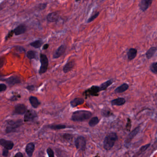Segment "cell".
I'll use <instances>...</instances> for the list:
<instances>
[{
	"mask_svg": "<svg viewBox=\"0 0 157 157\" xmlns=\"http://www.w3.org/2000/svg\"><path fill=\"white\" fill-rule=\"evenodd\" d=\"M92 116V113L87 110H79L73 112L71 120L75 122H82L88 120Z\"/></svg>",
	"mask_w": 157,
	"mask_h": 157,
	"instance_id": "cell-1",
	"label": "cell"
},
{
	"mask_svg": "<svg viewBox=\"0 0 157 157\" xmlns=\"http://www.w3.org/2000/svg\"><path fill=\"white\" fill-rule=\"evenodd\" d=\"M118 140V137L116 133H110L107 135L103 141V147L106 150H110L113 147L115 142Z\"/></svg>",
	"mask_w": 157,
	"mask_h": 157,
	"instance_id": "cell-2",
	"label": "cell"
},
{
	"mask_svg": "<svg viewBox=\"0 0 157 157\" xmlns=\"http://www.w3.org/2000/svg\"><path fill=\"white\" fill-rule=\"evenodd\" d=\"M40 61L41 63L40 69L39 70V73L42 74L47 71L48 66V60L46 55L41 54L40 55Z\"/></svg>",
	"mask_w": 157,
	"mask_h": 157,
	"instance_id": "cell-3",
	"label": "cell"
},
{
	"mask_svg": "<svg viewBox=\"0 0 157 157\" xmlns=\"http://www.w3.org/2000/svg\"><path fill=\"white\" fill-rule=\"evenodd\" d=\"M75 146L77 149L84 150L87 146L86 139L82 136H79L75 141Z\"/></svg>",
	"mask_w": 157,
	"mask_h": 157,
	"instance_id": "cell-4",
	"label": "cell"
},
{
	"mask_svg": "<svg viewBox=\"0 0 157 157\" xmlns=\"http://www.w3.org/2000/svg\"><path fill=\"white\" fill-rule=\"evenodd\" d=\"M22 122L21 120L17 121H11L8 122L9 125L6 129V133H9L14 131L16 129L20 126Z\"/></svg>",
	"mask_w": 157,
	"mask_h": 157,
	"instance_id": "cell-5",
	"label": "cell"
},
{
	"mask_svg": "<svg viewBox=\"0 0 157 157\" xmlns=\"http://www.w3.org/2000/svg\"><path fill=\"white\" fill-rule=\"evenodd\" d=\"M37 117V114L35 111L29 110L25 112L24 120L25 122H29L35 120Z\"/></svg>",
	"mask_w": 157,
	"mask_h": 157,
	"instance_id": "cell-6",
	"label": "cell"
},
{
	"mask_svg": "<svg viewBox=\"0 0 157 157\" xmlns=\"http://www.w3.org/2000/svg\"><path fill=\"white\" fill-rule=\"evenodd\" d=\"M153 0H142L139 4L140 10L142 12H145L152 4Z\"/></svg>",
	"mask_w": 157,
	"mask_h": 157,
	"instance_id": "cell-7",
	"label": "cell"
},
{
	"mask_svg": "<svg viewBox=\"0 0 157 157\" xmlns=\"http://www.w3.org/2000/svg\"><path fill=\"white\" fill-rule=\"evenodd\" d=\"M27 107L24 104H17L15 107L14 114H16L23 115L25 114Z\"/></svg>",
	"mask_w": 157,
	"mask_h": 157,
	"instance_id": "cell-8",
	"label": "cell"
},
{
	"mask_svg": "<svg viewBox=\"0 0 157 157\" xmlns=\"http://www.w3.org/2000/svg\"><path fill=\"white\" fill-rule=\"evenodd\" d=\"M100 91H101L100 90L99 87L93 86L91 88L86 90L85 93H86V95H89L92 96H97Z\"/></svg>",
	"mask_w": 157,
	"mask_h": 157,
	"instance_id": "cell-9",
	"label": "cell"
},
{
	"mask_svg": "<svg viewBox=\"0 0 157 157\" xmlns=\"http://www.w3.org/2000/svg\"><path fill=\"white\" fill-rule=\"evenodd\" d=\"M66 50V47L64 45H62L60 46L58 49H57L55 52L54 53L53 57L54 59H57L60 57L62 55L65 53Z\"/></svg>",
	"mask_w": 157,
	"mask_h": 157,
	"instance_id": "cell-10",
	"label": "cell"
},
{
	"mask_svg": "<svg viewBox=\"0 0 157 157\" xmlns=\"http://www.w3.org/2000/svg\"><path fill=\"white\" fill-rule=\"evenodd\" d=\"M59 18V15L57 12L51 13L47 17V20L49 22H56Z\"/></svg>",
	"mask_w": 157,
	"mask_h": 157,
	"instance_id": "cell-11",
	"label": "cell"
},
{
	"mask_svg": "<svg viewBox=\"0 0 157 157\" xmlns=\"http://www.w3.org/2000/svg\"><path fill=\"white\" fill-rule=\"evenodd\" d=\"M0 144L3 146L5 149L8 150H11L13 148L14 144L13 142L11 141L5 140L3 139H0Z\"/></svg>",
	"mask_w": 157,
	"mask_h": 157,
	"instance_id": "cell-12",
	"label": "cell"
},
{
	"mask_svg": "<svg viewBox=\"0 0 157 157\" xmlns=\"http://www.w3.org/2000/svg\"><path fill=\"white\" fill-rule=\"evenodd\" d=\"M139 130H140V127H137L136 129L134 130L132 132H130L126 139V143H127V144L130 143L131 140L136 136V135L139 132Z\"/></svg>",
	"mask_w": 157,
	"mask_h": 157,
	"instance_id": "cell-13",
	"label": "cell"
},
{
	"mask_svg": "<svg viewBox=\"0 0 157 157\" xmlns=\"http://www.w3.org/2000/svg\"><path fill=\"white\" fill-rule=\"evenodd\" d=\"M26 31V27L24 25H19L14 29V34L16 36L21 35L25 33Z\"/></svg>",
	"mask_w": 157,
	"mask_h": 157,
	"instance_id": "cell-14",
	"label": "cell"
},
{
	"mask_svg": "<svg viewBox=\"0 0 157 157\" xmlns=\"http://www.w3.org/2000/svg\"><path fill=\"white\" fill-rule=\"evenodd\" d=\"M35 145L34 143H29L27 144L25 149V151L27 153V155H28L29 157H32L33 155V153H34V150H35Z\"/></svg>",
	"mask_w": 157,
	"mask_h": 157,
	"instance_id": "cell-15",
	"label": "cell"
},
{
	"mask_svg": "<svg viewBox=\"0 0 157 157\" xmlns=\"http://www.w3.org/2000/svg\"><path fill=\"white\" fill-rule=\"evenodd\" d=\"M6 80L7 83L10 85H14L17 83H19L21 82L20 79L19 78V77L17 76H11Z\"/></svg>",
	"mask_w": 157,
	"mask_h": 157,
	"instance_id": "cell-16",
	"label": "cell"
},
{
	"mask_svg": "<svg viewBox=\"0 0 157 157\" xmlns=\"http://www.w3.org/2000/svg\"><path fill=\"white\" fill-rule=\"evenodd\" d=\"M137 50L135 48H131L129 49V51L127 53V56L129 60L130 61L134 59L137 56Z\"/></svg>",
	"mask_w": 157,
	"mask_h": 157,
	"instance_id": "cell-17",
	"label": "cell"
},
{
	"mask_svg": "<svg viewBox=\"0 0 157 157\" xmlns=\"http://www.w3.org/2000/svg\"><path fill=\"white\" fill-rule=\"evenodd\" d=\"M75 62L74 60L69 61L67 63L65 64L64 67L63 68V71L64 73H67L73 69L75 67Z\"/></svg>",
	"mask_w": 157,
	"mask_h": 157,
	"instance_id": "cell-18",
	"label": "cell"
},
{
	"mask_svg": "<svg viewBox=\"0 0 157 157\" xmlns=\"http://www.w3.org/2000/svg\"><path fill=\"white\" fill-rule=\"evenodd\" d=\"M84 102V100L81 98H76L70 102V105L72 107H76L79 105H82Z\"/></svg>",
	"mask_w": 157,
	"mask_h": 157,
	"instance_id": "cell-19",
	"label": "cell"
},
{
	"mask_svg": "<svg viewBox=\"0 0 157 157\" xmlns=\"http://www.w3.org/2000/svg\"><path fill=\"white\" fill-rule=\"evenodd\" d=\"M126 100L123 98H118L112 100V105L114 106H122L126 103Z\"/></svg>",
	"mask_w": 157,
	"mask_h": 157,
	"instance_id": "cell-20",
	"label": "cell"
},
{
	"mask_svg": "<svg viewBox=\"0 0 157 157\" xmlns=\"http://www.w3.org/2000/svg\"><path fill=\"white\" fill-rule=\"evenodd\" d=\"M128 88H129V85L125 83L122 85H120L119 87L117 88L114 91L116 93H121L126 91Z\"/></svg>",
	"mask_w": 157,
	"mask_h": 157,
	"instance_id": "cell-21",
	"label": "cell"
},
{
	"mask_svg": "<svg viewBox=\"0 0 157 157\" xmlns=\"http://www.w3.org/2000/svg\"><path fill=\"white\" fill-rule=\"evenodd\" d=\"M157 48L156 47H151L149 50H147L146 54L147 58L148 59H151L153 57V56L157 51Z\"/></svg>",
	"mask_w": 157,
	"mask_h": 157,
	"instance_id": "cell-22",
	"label": "cell"
},
{
	"mask_svg": "<svg viewBox=\"0 0 157 157\" xmlns=\"http://www.w3.org/2000/svg\"><path fill=\"white\" fill-rule=\"evenodd\" d=\"M29 102L33 107L35 108H37L40 105V103L37 99V98L34 96H31L29 99Z\"/></svg>",
	"mask_w": 157,
	"mask_h": 157,
	"instance_id": "cell-23",
	"label": "cell"
},
{
	"mask_svg": "<svg viewBox=\"0 0 157 157\" xmlns=\"http://www.w3.org/2000/svg\"><path fill=\"white\" fill-rule=\"evenodd\" d=\"M113 81L112 79L109 80L108 81L106 82H104L103 83L99 86L100 90V91L105 90H106L107 88L110 86L111 84L113 83Z\"/></svg>",
	"mask_w": 157,
	"mask_h": 157,
	"instance_id": "cell-24",
	"label": "cell"
},
{
	"mask_svg": "<svg viewBox=\"0 0 157 157\" xmlns=\"http://www.w3.org/2000/svg\"><path fill=\"white\" fill-rule=\"evenodd\" d=\"M99 122V119H98V117H93L89 121V125L91 127H94Z\"/></svg>",
	"mask_w": 157,
	"mask_h": 157,
	"instance_id": "cell-25",
	"label": "cell"
},
{
	"mask_svg": "<svg viewBox=\"0 0 157 157\" xmlns=\"http://www.w3.org/2000/svg\"><path fill=\"white\" fill-rule=\"evenodd\" d=\"M42 44H43V42L41 40H36L30 44L31 46L36 48H40L41 47Z\"/></svg>",
	"mask_w": 157,
	"mask_h": 157,
	"instance_id": "cell-26",
	"label": "cell"
},
{
	"mask_svg": "<svg viewBox=\"0 0 157 157\" xmlns=\"http://www.w3.org/2000/svg\"><path fill=\"white\" fill-rule=\"evenodd\" d=\"M66 128V126L63 124H58V125H52L49 126V128L53 130H61Z\"/></svg>",
	"mask_w": 157,
	"mask_h": 157,
	"instance_id": "cell-27",
	"label": "cell"
},
{
	"mask_svg": "<svg viewBox=\"0 0 157 157\" xmlns=\"http://www.w3.org/2000/svg\"><path fill=\"white\" fill-rule=\"evenodd\" d=\"M150 70L153 73L157 74V62H154L151 65Z\"/></svg>",
	"mask_w": 157,
	"mask_h": 157,
	"instance_id": "cell-28",
	"label": "cell"
},
{
	"mask_svg": "<svg viewBox=\"0 0 157 157\" xmlns=\"http://www.w3.org/2000/svg\"><path fill=\"white\" fill-rule=\"evenodd\" d=\"M27 56L30 60L35 59L36 57V53L34 51H29L28 52Z\"/></svg>",
	"mask_w": 157,
	"mask_h": 157,
	"instance_id": "cell-29",
	"label": "cell"
},
{
	"mask_svg": "<svg viewBox=\"0 0 157 157\" xmlns=\"http://www.w3.org/2000/svg\"><path fill=\"white\" fill-rule=\"evenodd\" d=\"M100 13L98 12L96 13L95 14H94L93 15L91 16V17L88 19V20H87V23H91V22L93 21V20H94L96 18L98 17V16L99 15Z\"/></svg>",
	"mask_w": 157,
	"mask_h": 157,
	"instance_id": "cell-30",
	"label": "cell"
},
{
	"mask_svg": "<svg viewBox=\"0 0 157 157\" xmlns=\"http://www.w3.org/2000/svg\"><path fill=\"white\" fill-rule=\"evenodd\" d=\"M102 114L104 117H108L111 115L112 113L110 111L103 110L102 111Z\"/></svg>",
	"mask_w": 157,
	"mask_h": 157,
	"instance_id": "cell-31",
	"label": "cell"
},
{
	"mask_svg": "<svg viewBox=\"0 0 157 157\" xmlns=\"http://www.w3.org/2000/svg\"><path fill=\"white\" fill-rule=\"evenodd\" d=\"M63 138L64 139L66 140L68 142H69L72 140V139L73 138V136L70 134H65L63 135Z\"/></svg>",
	"mask_w": 157,
	"mask_h": 157,
	"instance_id": "cell-32",
	"label": "cell"
},
{
	"mask_svg": "<svg viewBox=\"0 0 157 157\" xmlns=\"http://www.w3.org/2000/svg\"><path fill=\"white\" fill-rule=\"evenodd\" d=\"M47 152L49 157H54L55 156L54 152H53V151L51 148H48L47 149Z\"/></svg>",
	"mask_w": 157,
	"mask_h": 157,
	"instance_id": "cell-33",
	"label": "cell"
},
{
	"mask_svg": "<svg viewBox=\"0 0 157 157\" xmlns=\"http://www.w3.org/2000/svg\"><path fill=\"white\" fill-rule=\"evenodd\" d=\"M7 89V86L5 84H0V92H1L4 91Z\"/></svg>",
	"mask_w": 157,
	"mask_h": 157,
	"instance_id": "cell-34",
	"label": "cell"
},
{
	"mask_svg": "<svg viewBox=\"0 0 157 157\" xmlns=\"http://www.w3.org/2000/svg\"><path fill=\"white\" fill-rule=\"evenodd\" d=\"M150 145V144H147V145H145L144 146H142L141 149H140V151H142V152H144V151H145L149 147Z\"/></svg>",
	"mask_w": 157,
	"mask_h": 157,
	"instance_id": "cell-35",
	"label": "cell"
},
{
	"mask_svg": "<svg viewBox=\"0 0 157 157\" xmlns=\"http://www.w3.org/2000/svg\"><path fill=\"white\" fill-rule=\"evenodd\" d=\"M8 150L5 149H4L3 150L2 155L3 156H5V157H7V156H8Z\"/></svg>",
	"mask_w": 157,
	"mask_h": 157,
	"instance_id": "cell-36",
	"label": "cell"
},
{
	"mask_svg": "<svg viewBox=\"0 0 157 157\" xmlns=\"http://www.w3.org/2000/svg\"><path fill=\"white\" fill-rule=\"evenodd\" d=\"M4 62L5 60L3 58H0V68H1L3 66Z\"/></svg>",
	"mask_w": 157,
	"mask_h": 157,
	"instance_id": "cell-37",
	"label": "cell"
},
{
	"mask_svg": "<svg viewBox=\"0 0 157 157\" xmlns=\"http://www.w3.org/2000/svg\"><path fill=\"white\" fill-rule=\"evenodd\" d=\"M15 157H23V154H22L21 153H20V152H19V153H16V154L15 155Z\"/></svg>",
	"mask_w": 157,
	"mask_h": 157,
	"instance_id": "cell-38",
	"label": "cell"
},
{
	"mask_svg": "<svg viewBox=\"0 0 157 157\" xmlns=\"http://www.w3.org/2000/svg\"><path fill=\"white\" fill-rule=\"evenodd\" d=\"M49 47V44H46L45 45H44L43 47V49H44V50H46V49H47Z\"/></svg>",
	"mask_w": 157,
	"mask_h": 157,
	"instance_id": "cell-39",
	"label": "cell"
},
{
	"mask_svg": "<svg viewBox=\"0 0 157 157\" xmlns=\"http://www.w3.org/2000/svg\"><path fill=\"white\" fill-rule=\"evenodd\" d=\"M34 88L35 87L33 86H29L27 87V88L29 90H34Z\"/></svg>",
	"mask_w": 157,
	"mask_h": 157,
	"instance_id": "cell-40",
	"label": "cell"
},
{
	"mask_svg": "<svg viewBox=\"0 0 157 157\" xmlns=\"http://www.w3.org/2000/svg\"><path fill=\"white\" fill-rule=\"evenodd\" d=\"M80 0H75V1H76V2H78V1H80Z\"/></svg>",
	"mask_w": 157,
	"mask_h": 157,
	"instance_id": "cell-41",
	"label": "cell"
}]
</instances>
